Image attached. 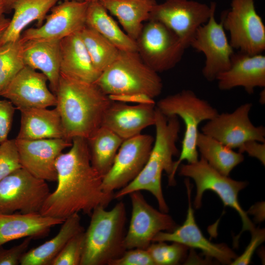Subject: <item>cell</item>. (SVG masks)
I'll return each mask as SVG.
<instances>
[{
	"label": "cell",
	"instance_id": "cell-21",
	"mask_svg": "<svg viewBox=\"0 0 265 265\" xmlns=\"http://www.w3.org/2000/svg\"><path fill=\"white\" fill-rule=\"evenodd\" d=\"M216 80L221 90L241 87L252 94L255 88L265 87V56L234 52L230 67L219 74Z\"/></svg>",
	"mask_w": 265,
	"mask_h": 265
},
{
	"label": "cell",
	"instance_id": "cell-19",
	"mask_svg": "<svg viewBox=\"0 0 265 265\" xmlns=\"http://www.w3.org/2000/svg\"><path fill=\"white\" fill-rule=\"evenodd\" d=\"M185 184L187 190L188 207L183 224L171 232H160L155 237L154 241H171L183 244L188 247L199 249L203 253L216 259L222 264H231L238 257L235 253L224 244L211 242L203 235L197 226L191 203V188L187 179Z\"/></svg>",
	"mask_w": 265,
	"mask_h": 265
},
{
	"label": "cell",
	"instance_id": "cell-32",
	"mask_svg": "<svg viewBox=\"0 0 265 265\" xmlns=\"http://www.w3.org/2000/svg\"><path fill=\"white\" fill-rule=\"evenodd\" d=\"M80 34L94 66L102 73L114 61L120 50L86 25L80 31Z\"/></svg>",
	"mask_w": 265,
	"mask_h": 265
},
{
	"label": "cell",
	"instance_id": "cell-2",
	"mask_svg": "<svg viewBox=\"0 0 265 265\" xmlns=\"http://www.w3.org/2000/svg\"><path fill=\"white\" fill-rule=\"evenodd\" d=\"M65 138L89 137L102 126L104 114L113 100L95 83L60 74L55 94Z\"/></svg>",
	"mask_w": 265,
	"mask_h": 265
},
{
	"label": "cell",
	"instance_id": "cell-44",
	"mask_svg": "<svg viewBox=\"0 0 265 265\" xmlns=\"http://www.w3.org/2000/svg\"><path fill=\"white\" fill-rule=\"evenodd\" d=\"M265 89H264V90H262L260 94L259 102L262 104H265Z\"/></svg>",
	"mask_w": 265,
	"mask_h": 265
},
{
	"label": "cell",
	"instance_id": "cell-26",
	"mask_svg": "<svg viewBox=\"0 0 265 265\" xmlns=\"http://www.w3.org/2000/svg\"><path fill=\"white\" fill-rule=\"evenodd\" d=\"M59 0H16L12 6L14 14L0 38V46L20 38L25 28L36 21L41 26L48 13Z\"/></svg>",
	"mask_w": 265,
	"mask_h": 265
},
{
	"label": "cell",
	"instance_id": "cell-28",
	"mask_svg": "<svg viewBox=\"0 0 265 265\" xmlns=\"http://www.w3.org/2000/svg\"><path fill=\"white\" fill-rule=\"evenodd\" d=\"M84 231L79 213L65 219L58 233L52 238L26 251L22 257L21 265H50L67 242L76 234Z\"/></svg>",
	"mask_w": 265,
	"mask_h": 265
},
{
	"label": "cell",
	"instance_id": "cell-31",
	"mask_svg": "<svg viewBox=\"0 0 265 265\" xmlns=\"http://www.w3.org/2000/svg\"><path fill=\"white\" fill-rule=\"evenodd\" d=\"M197 148L201 157L221 174L229 176L231 171L244 159L243 154L237 152L214 138L199 132Z\"/></svg>",
	"mask_w": 265,
	"mask_h": 265
},
{
	"label": "cell",
	"instance_id": "cell-15",
	"mask_svg": "<svg viewBox=\"0 0 265 265\" xmlns=\"http://www.w3.org/2000/svg\"><path fill=\"white\" fill-rule=\"evenodd\" d=\"M252 104H242L230 113H218L202 127V132L233 149L246 141L265 143V128L255 126L249 118Z\"/></svg>",
	"mask_w": 265,
	"mask_h": 265
},
{
	"label": "cell",
	"instance_id": "cell-39",
	"mask_svg": "<svg viewBox=\"0 0 265 265\" xmlns=\"http://www.w3.org/2000/svg\"><path fill=\"white\" fill-rule=\"evenodd\" d=\"M16 107L8 100H0V144L8 139Z\"/></svg>",
	"mask_w": 265,
	"mask_h": 265
},
{
	"label": "cell",
	"instance_id": "cell-18",
	"mask_svg": "<svg viewBox=\"0 0 265 265\" xmlns=\"http://www.w3.org/2000/svg\"><path fill=\"white\" fill-rule=\"evenodd\" d=\"M48 79L41 72L25 66L0 93L20 111L30 108L55 106V95L47 86Z\"/></svg>",
	"mask_w": 265,
	"mask_h": 265
},
{
	"label": "cell",
	"instance_id": "cell-27",
	"mask_svg": "<svg viewBox=\"0 0 265 265\" xmlns=\"http://www.w3.org/2000/svg\"><path fill=\"white\" fill-rule=\"evenodd\" d=\"M110 13L117 17L125 33L135 41L149 20L155 0H99Z\"/></svg>",
	"mask_w": 265,
	"mask_h": 265
},
{
	"label": "cell",
	"instance_id": "cell-7",
	"mask_svg": "<svg viewBox=\"0 0 265 265\" xmlns=\"http://www.w3.org/2000/svg\"><path fill=\"white\" fill-rule=\"evenodd\" d=\"M179 174L191 178L195 183L196 194L194 206L196 209L201 207L204 192L212 190L219 196L225 207H231L238 213L242 222L239 235L246 230L251 233L256 229L238 200V194L247 186L246 182L235 180L221 174L202 157L195 162L181 164Z\"/></svg>",
	"mask_w": 265,
	"mask_h": 265
},
{
	"label": "cell",
	"instance_id": "cell-43",
	"mask_svg": "<svg viewBox=\"0 0 265 265\" xmlns=\"http://www.w3.org/2000/svg\"><path fill=\"white\" fill-rule=\"evenodd\" d=\"M16 0H1L5 13H9L12 10V6Z\"/></svg>",
	"mask_w": 265,
	"mask_h": 265
},
{
	"label": "cell",
	"instance_id": "cell-12",
	"mask_svg": "<svg viewBox=\"0 0 265 265\" xmlns=\"http://www.w3.org/2000/svg\"><path fill=\"white\" fill-rule=\"evenodd\" d=\"M155 138L139 134L124 140L113 164L103 176L102 187L106 193L113 194L133 181L140 173L151 154Z\"/></svg>",
	"mask_w": 265,
	"mask_h": 265
},
{
	"label": "cell",
	"instance_id": "cell-33",
	"mask_svg": "<svg viewBox=\"0 0 265 265\" xmlns=\"http://www.w3.org/2000/svg\"><path fill=\"white\" fill-rule=\"evenodd\" d=\"M23 44L20 38L0 46V93L26 66Z\"/></svg>",
	"mask_w": 265,
	"mask_h": 265
},
{
	"label": "cell",
	"instance_id": "cell-46",
	"mask_svg": "<svg viewBox=\"0 0 265 265\" xmlns=\"http://www.w3.org/2000/svg\"><path fill=\"white\" fill-rule=\"evenodd\" d=\"M68 0H76V1H85V0H64V1H68Z\"/></svg>",
	"mask_w": 265,
	"mask_h": 265
},
{
	"label": "cell",
	"instance_id": "cell-34",
	"mask_svg": "<svg viewBox=\"0 0 265 265\" xmlns=\"http://www.w3.org/2000/svg\"><path fill=\"white\" fill-rule=\"evenodd\" d=\"M167 244L165 241L152 242L146 249L155 265H175L186 256L188 247L176 242Z\"/></svg>",
	"mask_w": 265,
	"mask_h": 265
},
{
	"label": "cell",
	"instance_id": "cell-4",
	"mask_svg": "<svg viewBox=\"0 0 265 265\" xmlns=\"http://www.w3.org/2000/svg\"><path fill=\"white\" fill-rule=\"evenodd\" d=\"M84 231L80 265H109L126 251L124 246L126 221L125 205L119 202L110 210L98 206L92 211Z\"/></svg>",
	"mask_w": 265,
	"mask_h": 265
},
{
	"label": "cell",
	"instance_id": "cell-40",
	"mask_svg": "<svg viewBox=\"0 0 265 265\" xmlns=\"http://www.w3.org/2000/svg\"><path fill=\"white\" fill-rule=\"evenodd\" d=\"M265 230L259 228L251 233L250 243L241 256L237 257L231 264L232 265H247L251 261L253 254L258 246L265 240Z\"/></svg>",
	"mask_w": 265,
	"mask_h": 265
},
{
	"label": "cell",
	"instance_id": "cell-9",
	"mask_svg": "<svg viewBox=\"0 0 265 265\" xmlns=\"http://www.w3.org/2000/svg\"><path fill=\"white\" fill-rule=\"evenodd\" d=\"M135 41L142 61L157 73L174 68L186 49L173 31L155 20L143 24Z\"/></svg>",
	"mask_w": 265,
	"mask_h": 265
},
{
	"label": "cell",
	"instance_id": "cell-37",
	"mask_svg": "<svg viewBox=\"0 0 265 265\" xmlns=\"http://www.w3.org/2000/svg\"><path fill=\"white\" fill-rule=\"evenodd\" d=\"M108 265H155V263L146 249L133 248L126 250Z\"/></svg>",
	"mask_w": 265,
	"mask_h": 265
},
{
	"label": "cell",
	"instance_id": "cell-10",
	"mask_svg": "<svg viewBox=\"0 0 265 265\" xmlns=\"http://www.w3.org/2000/svg\"><path fill=\"white\" fill-rule=\"evenodd\" d=\"M50 193L46 181L21 167L0 181V213H40Z\"/></svg>",
	"mask_w": 265,
	"mask_h": 265
},
{
	"label": "cell",
	"instance_id": "cell-42",
	"mask_svg": "<svg viewBox=\"0 0 265 265\" xmlns=\"http://www.w3.org/2000/svg\"><path fill=\"white\" fill-rule=\"evenodd\" d=\"M10 20V19L5 18L4 15L0 18V38L8 26Z\"/></svg>",
	"mask_w": 265,
	"mask_h": 265
},
{
	"label": "cell",
	"instance_id": "cell-24",
	"mask_svg": "<svg viewBox=\"0 0 265 265\" xmlns=\"http://www.w3.org/2000/svg\"><path fill=\"white\" fill-rule=\"evenodd\" d=\"M26 66L41 71L47 78L55 95L60 76V40H30L24 42Z\"/></svg>",
	"mask_w": 265,
	"mask_h": 265
},
{
	"label": "cell",
	"instance_id": "cell-17",
	"mask_svg": "<svg viewBox=\"0 0 265 265\" xmlns=\"http://www.w3.org/2000/svg\"><path fill=\"white\" fill-rule=\"evenodd\" d=\"M15 139L22 167L38 178L56 181V160L65 149L72 146V141L64 138Z\"/></svg>",
	"mask_w": 265,
	"mask_h": 265
},
{
	"label": "cell",
	"instance_id": "cell-14",
	"mask_svg": "<svg viewBox=\"0 0 265 265\" xmlns=\"http://www.w3.org/2000/svg\"><path fill=\"white\" fill-rule=\"evenodd\" d=\"M130 194L132 214L124 246L126 250L147 249L160 232H171L178 226L166 213L158 211L149 205L140 191Z\"/></svg>",
	"mask_w": 265,
	"mask_h": 265
},
{
	"label": "cell",
	"instance_id": "cell-30",
	"mask_svg": "<svg viewBox=\"0 0 265 265\" xmlns=\"http://www.w3.org/2000/svg\"><path fill=\"white\" fill-rule=\"evenodd\" d=\"M86 140L91 165L103 177L111 168L124 140L103 126Z\"/></svg>",
	"mask_w": 265,
	"mask_h": 265
},
{
	"label": "cell",
	"instance_id": "cell-16",
	"mask_svg": "<svg viewBox=\"0 0 265 265\" xmlns=\"http://www.w3.org/2000/svg\"><path fill=\"white\" fill-rule=\"evenodd\" d=\"M88 5L87 1L76 0L64 1L54 5L46 16L44 24L24 30L21 40L23 43L30 40H61L80 31L86 26Z\"/></svg>",
	"mask_w": 265,
	"mask_h": 265
},
{
	"label": "cell",
	"instance_id": "cell-25",
	"mask_svg": "<svg viewBox=\"0 0 265 265\" xmlns=\"http://www.w3.org/2000/svg\"><path fill=\"white\" fill-rule=\"evenodd\" d=\"M21 125L16 138L35 140L65 138L59 113L56 107L30 108L20 110Z\"/></svg>",
	"mask_w": 265,
	"mask_h": 265
},
{
	"label": "cell",
	"instance_id": "cell-6",
	"mask_svg": "<svg viewBox=\"0 0 265 265\" xmlns=\"http://www.w3.org/2000/svg\"><path fill=\"white\" fill-rule=\"evenodd\" d=\"M156 107L165 116L180 117L185 125V131L179 159L174 161L173 176L183 160L193 163L198 160L197 139L198 126L204 121L213 119L219 113L208 101L198 97L189 89H184L168 95L157 103Z\"/></svg>",
	"mask_w": 265,
	"mask_h": 265
},
{
	"label": "cell",
	"instance_id": "cell-36",
	"mask_svg": "<svg viewBox=\"0 0 265 265\" xmlns=\"http://www.w3.org/2000/svg\"><path fill=\"white\" fill-rule=\"evenodd\" d=\"M21 167L16 139H7L0 144V181Z\"/></svg>",
	"mask_w": 265,
	"mask_h": 265
},
{
	"label": "cell",
	"instance_id": "cell-47",
	"mask_svg": "<svg viewBox=\"0 0 265 265\" xmlns=\"http://www.w3.org/2000/svg\"><path fill=\"white\" fill-rule=\"evenodd\" d=\"M99 0H85L86 1H87L88 2H92V1H98Z\"/></svg>",
	"mask_w": 265,
	"mask_h": 265
},
{
	"label": "cell",
	"instance_id": "cell-1",
	"mask_svg": "<svg viewBox=\"0 0 265 265\" xmlns=\"http://www.w3.org/2000/svg\"><path fill=\"white\" fill-rule=\"evenodd\" d=\"M72 142L70 149L56 160L57 185L43 205V215L65 220L80 212L90 215L113 198L114 194L103 190V177L91 165L86 139L75 137Z\"/></svg>",
	"mask_w": 265,
	"mask_h": 265
},
{
	"label": "cell",
	"instance_id": "cell-13",
	"mask_svg": "<svg viewBox=\"0 0 265 265\" xmlns=\"http://www.w3.org/2000/svg\"><path fill=\"white\" fill-rule=\"evenodd\" d=\"M216 8L209 20L199 26L190 41L189 47L202 53L206 58L202 75L209 81L228 70L234 53L225 34L222 22L215 19Z\"/></svg>",
	"mask_w": 265,
	"mask_h": 265
},
{
	"label": "cell",
	"instance_id": "cell-29",
	"mask_svg": "<svg viewBox=\"0 0 265 265\" xmlns=\"http://www.w3.org/2000/svg\"><path fill=\"white\" fill-rule=\"evenodd\" d=\"M86 25L103 35L120 51L137 52L136 41L121 29L99 1L88 2Z\"/></svg>",
	"mask_w": 265,
	"mask_h": 265
},
{
	"label": "cell",
	"instance_id": "cell-38",
	"mask_svg": "<svg viewBox=\"0 0 265 265\" xmlns=\"http://www.w3.org/2000/svg\"><path fill=\"white\" fill-rule=\"evenodd\" d=\"M31 237L26 238L20 244L9 249L0 246V265H18L30 244Z\"/></svg>",
	"mask_w": 265,
	"mask_h": 265
},
{
	"label": "cell",
	"instance_id": "cell-5",
	"mask_svg": "<svg viewBox=\"0 0 265 265\" xmlns=\"http://www.w3.org/2000/svg\"><path fill=\"white\" fill-rule=\"evenodd\" d=\"M95 83L110 97L144 95L153 99L163 88L158 73L148 66L137 52L122 51Z\"/></svg>",
	"mask_w": 265,
	"mask_h": 265
},
{
	"label": "cell",
	"instance_id": "cell-23",
	"mask_svg": "<svg viewBox=\"0 0 265 265\" xmlns=\"http://www.w3.org/2000/svg\"><path fill=\"white\" fill-rule=\"evenodd\" d=\"M60 74L79 80L95 83L101 73L94 66L80 31L60 40Z\"/></svg>",
	"mask_w": 265,
	"mask_h": 265
},
{
	"label": "cell",
	"instance_id": "cell-45",
	"mask_svg": "<svg viewBox=\"0 0 265 265\" xmlns=\"http://www.w3.org/2000/svg\"><path fill=\"white\" fill-rule=\"evenodd\" d=\"M5 13L4 8L2 3L1 0H0V18L3 16Z\"/></svg>",
	"mask_w": 265,
	"mask_h": 265
},
{
	"label": "cell",
	"instance_id": "cell-22",
	"mask_svg": "<svg viewBox=\"0 0 265 265\" xmlns=\"http://www.w3.org/2000/svg\"><path fill=\"white\" fill-rule=\"evenodd\" d=\"M64 220L40 213H0V246L23 238H43L52 227L62 224Z\"/></svg>",
	"mask_w": 265,
	"mask_h": 265
},
{
	"label": "cell",
	"instance_id": "cell-35",
	"mask_svg": "<svg viewBox=\"0 0 265 265\" xmlns=\"http://www.w3.org/2000/svg\"><path fill=\"white\" fill-rule=\"evenodd\" d=\"M84 231L73 237L50 265H80L83 250Z\"/></svg>",
	"mask_w": 265,
	"mask_h": 265
},
{
	"label": "cell",
	"instance_id": "cell-3",
	"mask_svg": "<svg viewBox=\"0 0 265 265\" xmlns=\"http://www.w3.org/2000/svg\"><path fill=\"white\" fill-rule=\"evenodd\" d=\"M156 137L153 148L144 167L138 175L127 186L118 190L113 198H121L131 193L140 190L150 192L157 199L159 209L167 213L168 207L161 187V175L165 171L168 178V185L174 186L173 176L174 157L180 155L176 142L180 131L178 117L166 116L156 106Z\"/></svg>",
	"mask_w": 265,
	"mask_h": 265
},
{
	"label": "cell",
	"instance_id": "cell-20",
	"mask_svg": "<svg viewBox=\"0 0 265 265\" xmlns=\"http://www.w3.org/2000/svg\"><path fill=\"white\" fill-rule=\"evenodd\" d=\"M155 121V103L131 106L113 100L104 114L101 126L125 140L140 134Z\"/></svg>",
	"mask_w": 265,
	"mask_h": 265
},
{
	"label": "cell",
	"instance_id": "cell-8",
	"mask_svg": "<svg viewBox=\"0 0 265 265\" xmlns=\"http://www.w3.org/2000/svg\"><path fill=\"white\" fill-rule=\"evenodd\" d=\"M221 22L230 33L229 43L234 50L250 55L265 50V26L254 0H232Z\"/></svg>",
	"mask_w": 265,
	"mask_h": 265
},
{
	"label": "cell",
	"instance_id": "cell-11",
	"mask_svg": "<svg viewBox=\"0 0 265 265\" xmlns=\"http://www.w3.org/2000/svg\"><path fill=\"white\" fill-rule=\"evenodd\" d=\"M215 2L210 5L192 0H165L153 7L149 20L159 21L173 31L186 49L198 28L209 20Z\"/></svg>",
	"mask_w": 265,
	"mask_h": 265
},
{
	"label": "cell",
	"instance_id": "cell-41",
	"mask_svg": "<svg viewBox=\"0 0 265 265\" xmlns=\"http://www.w3.org/2000/svg\"><path fill=\"white\" fill-rule=\"evenodd\" d=\"M238 152L242 154L246 153L249 156L258 159L264 165L265 164V143L248 141L238 148Z\"/></svg>",
	"mask_w": 265,
	"mask_h": 265
}]
</instances>
